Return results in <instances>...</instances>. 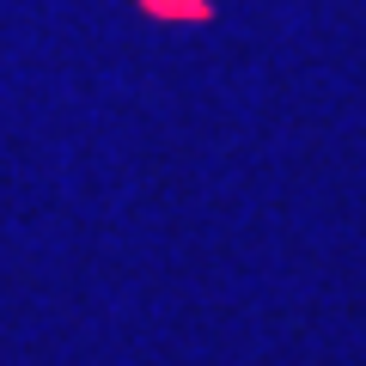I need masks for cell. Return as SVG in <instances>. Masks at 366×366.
Segmentation results:
<instances>
[{
    "label": "cell",
    "instance_id": "obj_1",
    "mask_svg": "<svg viewBox=\"0 0 366 366\" xmlns=\"http://www.w3.org/2000/svg\"><path fill=\"white\" fill-rule=\"evenodd\" d=\"M147 6H165V13H189V19H202V13H208L202 0H147Z\"/></svg>",
    "mask_w": 366,
    "mask_h": 366
}]
</instances>
